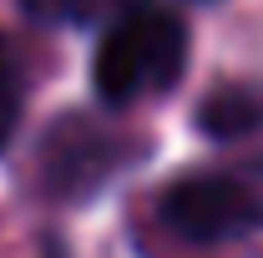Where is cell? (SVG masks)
Here are the masks:
<instances>
[{
	"instance_id": "obj_5",
	"label": "cell",
	"mask_w": 263,
	"mask_h": 258,
	"mask_svg": "<svg viewBox=\"0 0 263 258\" xmlns=\"http://www.w3.org/2000/svg\"><path fill=\"white\" fill-rule=\"evenodd\" d=\"M21 112H26V71H21L15 46L0 35V152L10 147V137L21 127Z\"/></svg>"
},
{
	"instance_id": "obj_6",
	"label": "cell",
	"mask_w": 263,
	"mask_h": 258,
	"mask_svg": "<svg viewBox=\"0 0 263 258\" xmlns=\"http://www.w3.org/2000/svg\"><path fill=\"white\" fill-rule=\"evenodd\" d=\"M21 10L41 21V26H61V21H76V0H21Z\"/></svg>"
},
{
	"instance_id": "obj_2",
	"label": "cell",
	"mask_w": 263,
	"mask_h": 258,
	"mask_svg": "<svg viewBox=\"0 0 263 258\" xmlns=\"http://www.w3.org/2000/svg\"><path fill=\"white\" fill-rule=\"evenodd\" d=\"M157 223L177 243L218 248L263 233V167H208L182 172L157 193Z\"/></svg>"
},
{
	"instance_id": "obj_3",
	"label": "cell",
	"mask_w": 263,
	"mask_h": 258,
	"mask_svg": "<svg viewBox=\"0 0 263 258\" xmlns=\"http://www.w3.org/2000/svg\"><path fill=\"white\" fill-rule=\"evenodd\" d=\"M137 137L97 112H66L35 142V188L51 202L97 197L127 162H137Z\"/></svg>"
},
{
	"instance_id": "obj_4",
	"label": "cell",
	"mask_w": 263,
	"mask_h": 258,
	"mask_svg": "<svg viewBox=\"0 0 263 258\" xmlns=\"http://www.w3.org/2000/svg\"><path fill=\"white\" fill-rule=\"evenodd\" d=\"M197 127L213 142H248L263 132V81H223L197 106Z\"/></svg>"
},
{
	"instance_id": "obj_1",
	"label": "cell",
	"mask_w": 263,
	"mask_h": 258,
	"mask_svg": "<svg viewBox=\"0 0 263 258\" xmlns=\"http://www.w3.org/2000/svg\"><path fill=\"white\" fill-rule=\"evenodd\" d=\"M187 66V31L162 5H142L122 21H111L91 56V81L106 106H137L162 97L182 81Z\"/></svg>"
}]
</instances>
